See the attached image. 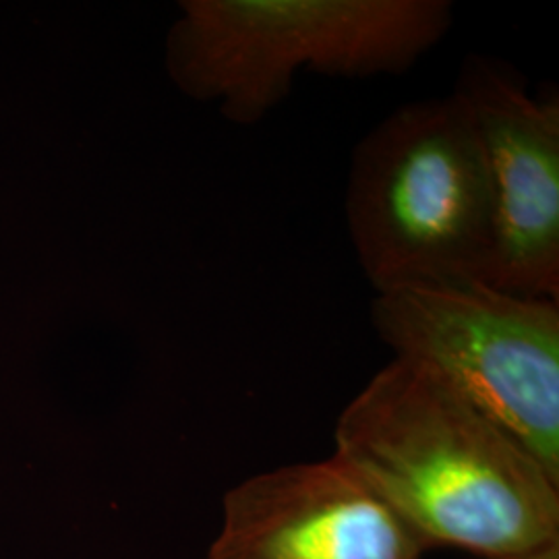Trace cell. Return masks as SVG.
Here are the masks:
<instances>
[{
	"mask_svg": "<svg viewBox=\"0 0 559 559\" xmlns=\"http://www.w3.org/2000/svg\"><path fill=\"white\" fill-rule=\"evenodd\" d=\"M334 443L427 547L485 559L559 537V479L420 362L380 369L340 413Z\"/></svg>",
	"mask_w": 559,
	"mask_h": 559,
	"instance_id": "obj_1",
	"label": "cell"
},
{
	"mask_svg": "<svg viewBox=\"0 0 559 559\" xmlns=\"http://www.w3.org/2000/svg\"><path fill=\"white\" fill-rule=\"evenodd\" d=\"M166 62L180 90L224 119L258 124L299 71L396 75L454 23L450 0H187Z\"/></svg>",
	"mask_w": 559,
	"mask_h": 559,
	"instance_id": "obj_2",
	"label": "cell"
},
{
	"mask_svg": "<svg viewBox=\"0 0 559 559\" xmlns=\"http://www.w3.org/2000/svg\"><path fill=\"white\" fill-rule=\"evenodd\" d=\"M346 226L376 293L489 282L493 212L479 138L462 102H411L357 143Z\"/></svg>",
	"mask_w": 559,
	"mask_h": 559,
	"instance_id": "obj_3",
	"label": "cell"
},
{
	"mask_svg": "<svg viewBox=\"0 0 559 559\" xmlns=\"http://www.w3.org/2000/svg\"><path fill=\"white\" fill-rule=\"evenodd\" d=\"M371 321L394 359L438 373L559 479V300L485 282L376 293Z\"/></svg>",
	"mask_w": 559,
	"mask_h": 559,
	"instance_id": "obj_4",
	"label": "cell"
},
{
	"mask_svg": "<svg viewBox=\"0 0 559 559\" xmlns=\"http://www.w3.org/2000/svg\"><path fill=\"white\" fill-rule=\"evenodd\" d=\"M452 94L479 138L493 212L489 282L559 300V102L535 98L500 60L466 57Z\"/></svg>",
	"mask_w": 559,
	"mask_h": 559,
	"instance_id": "obj_5",
	"label": "cell"
},
{
	"mask_svg": "<svg viewBox=\"0 0 559 559\" xmlns=\"http://www.w3.org/2000/svg\"><path fill=\"white\" fill-rule=\"evenodd\" d=\"M427 545L353 468L330 459L233 487L207 559H425Z\"/></svg>",
	"mask_w": 559,
	"mask_h": 559,
	"instance_id": "obj_6",
	"label": "cell"
},
{
	"mask_svg": "<svg viewBox=\"0 0 559 559\" xmlns=\"http://www.w3.org/2000/svg\"><path fill=\"white\" fill-rule=\"evenodd\" d=\"M485 559H559V537L558 539L547 540V543H543V545H537V547L524 549V551Z\"/></svg>",
	"mask_w": 559,
	"mask_h": 559,
	"instance_id": "obj_7",
	"label": "cell"
}]
</instances>
